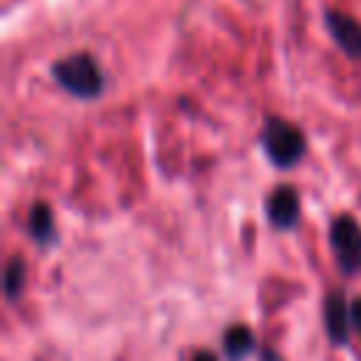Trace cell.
I'll return each instance as SVG.
<instances>
[{
    "label": "cell",
    "instance_id": "1",
    "mask_svg": "<svg viewBox=\"0 0 361 361\" xmlns=\"http://www.w3.org/2000/svg\"><path fill=\"white\" fill-rule=\"evenodd\" d=\"M54 82L76 99H96L104 90V73L90 54H71L51 65Z\"/></svg>",
    "mask_w": 361,
    "mask_h": 361
},
{
    "label": "cell",
    "instance_id": "2",
    "mask_svg": "<svg viewBox=\"0 0 361 361\" xmlns=\"http://www.w3.org/2000/svg\"><path fill=\"white\" fill-rule=\"evenodd\" d=\"M259 144L265 149V158L276 166V169H290L302 161L305 149H307V141H305V133L279 118V116H268L265 124H262V133H259Z\"/></svg>",
    "mask_w": 361,
    "mask_h": 361
},
{
    "label": "cell",
    "instance_id": "3",
    "mask_svg": "<svg viewBox=\"0 0 361 361\" xmlns=\"http://www.w3.org/2000/svg\"><path fill=\"white\" fill-rule=\"evenodd\" d=\"M330 248L341 274L353 276L361 268V226L353 214H338L330 223Z\"/></svg>",
    "mask_w": 361,
    "mask_h": 361
},
{
    "label": "cell",
    "instance_id": "4",
    "mask_svg": "<svg viewBox=\"0 0 361 361\" xmlns=\"http://www.w3.org/2000/svg\"><path fill=\"white\" fill-rule=\"evenodd\" d=\"M299 212H302V203H299V192L293 186H276L268 195L265 214L274 228H279V231L293 228L299 223Z\"/></svg>",
    "mask_w": 361,
    "mask_h": 361
},
{
    "label": "cell",
    "instance_id": "5",
    "mask_svg": "<svg viewBox=\"0 0 361 361\" xmlns=\"http://www.w3.org/2000/svg\"><path fill=\"white\" fill-rule=\"evenodd\" d=\"M322 313H324V327H327L330 341L344 347V344L350 341V330H353L350 302L344 299V293H341V290H330V293L324 296Z\"/></svg>",
    "mask_w": 361,
    "mask_h": 361
},
{
    "label": "cell",
    "instance_id": "6",
    "mask_svg": "<svg viewBox=\"0 0 361 361\" xmlns=\"http://www.w3.org/2000/svg\"><path fill=\"white\" fill-rule=\"evenodd\" d=\"M324 25H327V31L333 34V39L338 42V48H341L347 56H353V59L361 56V23H358L355 17L330 8V11L324 14Z\"/></svg>",
    "mask_w": 361,
    "mask_h": 361
},
{
    "label": "cell",
    "instance_id": "7",
    "mask_svg": "<svg viewBox=\"0 0 361 361\" xmlns=\"http://www.w3.org/2000/svg\"><path fill=\"white\" fill-rule=\"evenodd\" d=\"M28 234L39 243V245H54L56 243V220H54V212L48 203H34L31 212H28Z\"/></svg>",
    "mask_w": 361,
    "mask_h": 361
},
{
    "label": "cell",
    "instance_id": "8",
    "mask_svg": "<svg viewBox=\"0 0 361 361\" xmlns=\"http://www.w3.org/2000/svg\"><path fill=\"white\" fill-rule=\"evenodd\" d=\"M254 347H257L254 330L245 327V324H231L223 333V353H226L228 361H243Z\"/></svg>",
    "mask_w": 361,
    "mask_h": 361
},
{
    "label": "cell",
    "instance_id": "9",
    "mask_svg": "<svg viewBox=\"0 0 361 361\" xmlns=\"http://www.w3.org/2000/svg\"><path fill=\"white\" fill-rule=\"evenodd\" d=\"M25 288V259L20 254H14L8 262H6V271H3V290H6V299L8 302H17L20 293Z\"/></svg>",
    "mask_w": 361,
    "mask_h": 361
},
{
    "label": "cell",
    "instance_id": "10",
    "mask_svg": "<svg viewBox=\"0 0 361 361\" xmlns=\"http://www.w3.org/2000/svg\"><path fill=\"white\" fill-rule=\"evenodd\" d=\"M350 319H353V330L361 333V296L350 302Z\"/></svg>",
    "mask_w": 361,
    "mask_h": 361
},
{
    "label": "cell",
    "instance_id": "11",
    "mask_svg": "<svg viewBox=\"0 0 361 361\" xmlns=\"http://www.w3.org/2000/svg\"><path fill=\"white\" fill-rule=\"evenodd\" d=\"M189 361H217V355H214V353H209V350H197Z\"/></svg>",
    "mask_w": 361,
    "mask_h": 361
}]
</instances>
